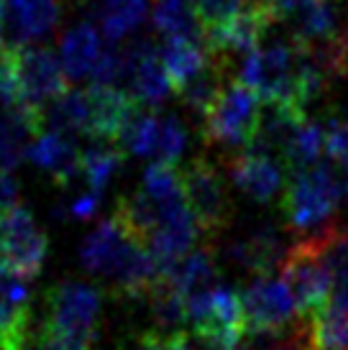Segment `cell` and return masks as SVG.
<instances>
[{
    "label": "cell",
    "mask_w": 348,
    "mask_h": 350,
    "mask_svg": "<svg viewBox=\"0 0 348 350\" xmlns=\"http://www.w3.org/2000/svg\"><path fill=\"white\" fill-rule=\"evenodd\" d=\"M277 21L292 29L297 44H325L338 41L336 36V10L330 0H284L277 10Z\"/></svg>",
    "instance_id": "cell-20"
},
{
    "label": "cell",
    "mask_w": 348,
    "mask_h": 350,
    "mask_svg": "<svg viewBox=\"0 0 348 350\" xmlns=\"http://www.w3.org/2000/svg\"><path fill=\"white\" fill-rule=\"evenodd\" d=\"M164 276L172 282L174 289L182 294L184 301L197 299V297H203L205 292H210V289H215L221 284L218 269H215V258L208 248L192 251L174 269H169Z\"/></svg>",
    "instance_id": "cell-25"
},
{
    "label": "cell",
    "mask_w": 348,
    "mask_h": 350,
    "mask_svg": "<svg viewBox=\"0 0 348 350\" xmlns=\"http://www.w3.org/2000/svg\"><path fill=\"white\" fill-rule=\"evenodd\" d=\"M29 159L57 185H72L77 176H82V151L72 138L62 133L44 131L34 141Z\"/></svg>",
    "instance_id": "cell-22"
},
{
    "label": "cell",
    "mask_w": 348,
    "mask_h": 350,
    "mask_svg": "<svg viewBox=\"0 0 348 350\" xmlns=\"http://www.w3.org/2000/svg\"><path fill=\"white\" fill-rule=\"evenodd\" d=\"M103 207V195L95 192V189H85L79 195L69 197L67 202H62L54 210L59 220H79V223H87V220H95L97 213Z\"/></svg>",
    "instance_id": "cell-33"
},
{
    "label": "cell",
    "mask_w": 348,
    "mask_h": 350,
    "mask_svg": "<svg viewBox=\"0 0 348 350\" xmlns=\"http://www.w3.org/2000/svg\"><path fill=\"white\" fill-rule=\"evenodd\" d=\"M184 195L195 213L200 230L208 238L221 235L233 217V202L223 172L208 159H195L182 174Z\"/></svg>",
    "instance_id": "cell-10"
},
{
    "label": "cell",
    "mask_w": 348,
    "mask_h": 350,
    "mask_svg": "<svg viewBox=\"0 0 348 350\" xmlns=\"http://www.w3.org/2000/svg\"><path fill=\"white\" fill-rule=\"evenodd\" d=\"M271 23H274L271 13L249 5L238 10L233 18L205 29V46L210 54L225 62L231 57H249L251 51L259 49L261 39L266 36Z\"/></svg>",
    "instance_id": "cell-18"
},
{
    "label": "cell",
    "mask_w": 348,
    "mask_h": 350,
    "mask_svg": "<svg viewBox=\"0 0 348 350\" xmlns=\"http://www.w3.org/2000/svg\"><path fill=\"white\" fill-rule=\"evenodd\" d=\"M282 3H284V0H251L253 8H259V10H266V13H271V16H274V21H277V10H279Z\"/></svg>",
    "instance_id": "cell-38"
},
{
    "label": "cell",
    "mask_w": 348,
    "mask_h": 350,
    "mask_svg": "<svg viewBox=\"0 0 348 350\" xmlns=\"http://www.w3.org/2000/svg\"><path fill=\"white\" fill-rule=\"evenodd\" d=\"M103 314V294L92 284L64 279L47 294V322L41 330L44 342L69 348H90Z\"/></svg>",
    "instance_id": "cell-4"
},
{
    "label": "cell",
    "mask_w": 348,
    "mask_h": 350,
    "mask_svg": "<svg viewBox=\"0 0 348 350\" xmlns=\"http://www.w3.org/2000/svg\"><path fill=\"white\" fill-rule=\"evenodd\" d=\"M241 82L266 105H292L305 113V51L297 41H274L243 57Z\"/></svg>",
    "instance_id": "cell-3"
},
{
    "label": "cell",
    "mask_w": 348,
    "mask_h": 350,
    "mask_svg": "<svg viewBox=\"0 0 348 350\" xmlns=\"http://www.w3.org/2000/svg\"><path fill=\"white\" fill-rule=\"evenodd\" d=\"M151 18L166 41H205V23L195 0H156Z\"/></svg>",
    "instance_id": "cell-24"
},
{
    "label": "cell",
    "mask_w": 348,
    "mask_h": 350,
    "mask_svg": "<svg viewBox=\"0 0 348 350\" xmlns=\"http://www.w3.org/2000/svg\"><path fill=\"white\" fill-rule=\"evenodd\" d=\"M284 253L287 251L282 243L279 228L271 225L269 220H256L236 230L223 245L225 261L256 276H266L277 263H282Z\"/></svg>",
    "instance_id": "cell-14"
},
{
    "label": "cell",
    "mask_w": 348,
    "mask_h": 350,
    "mask_svg": "<svg viewBox=\"0 0 348 350\" xmlns=\"http://www.w3.org/2000/svg\"><path fill=\"white\" fill-rule=\"evenodd\" d=\"M138 350H192L187 335H159V332H144Z\"/></svg>",
    "instance_id": "cell-36"
},
{
    "label": "cell",
    "mask_w": 348,
    "mask_h": 350,
    "mask_svg": "<svg viewBox=\"0 0 348 350\" xmlns=\"http://www.w3.org/2000/svg\"><path fill=\"white\" fill-rule=\"evenodd\" d=\"M18 204V187L5 172H0V220Z\"/></svg>",
    "instance_id": "cell-37"
},
{
    "label": "cell",
    "mask_w": 348,
    "mask_h": 350,
    "mask_svg": "<svg viewBox=\"0 0 348 350\" xmlns=\"http://www.w3.org/2000/svg\"><path fill=\"white\" fill-rule=\"evenodd\" d=\"M41 128L62 136H90L92 138V100L90 90H67L54 103L41 110Z\"/></svg>",
    "instance_id": "cell-23"
},
{
    "label": "cell",
    "mask_w": 348,
    "mask_h": 350,
    "mask_svg": "<svg viewBox=\"0 0 348 350\" xmlns=\"http://www.w3.org/2000/svg\"><path fill=\"white\" fill-rule=\"evenodd\" d=\"M323 154H328V128L305 118L300 126L295 128V133L290 136L279 159L292 174H297V172L323 164Z\"/></svg>",
    "instance_id": "cell-26"
},
{
    "label": "cell",
    "mask_w": 348,
    "mask_h": 350,
    "mask_svg": "<svg viewBox=\"0 0 348 350\" xmlns=\"http://www.w3.org/2000/svg\"><path fill=\"white\" fill-rule=\"evenodd\" d=\"M261 98L241 79L228 82L203 116V138L228 148H251L261 128Z\"/></svg>",
    "instance_id": "cell-6"
},
{
    "label": "cell",
    "mask_w": 348,
    "mask_h": 350,
    "mask_svg": "<svg viewBox=\"0 0 348 350\" xmlns=\"http://www.w3.org/2000/svg\"><path fill=\"white\" fill-rule=\"evenodd\" d=\"M343 197H346V204H348V176H346V182H343Z\"/></svg>",
    "instance_id": "cell-41"
},
{
    "label": "cell",
    "mask_w": 348,
    "mask_h": 350,
    "mask_svg": "<svg viewBox=\"0 0 348 350\" xmlns=\"http://www.w3.org/2000/svg\"><path fill=\"white\" fill-rule=\"evenodd\" d=\"M49 253V238L34 220L31 210L16 204L0 220V261L13 266L23 276L34 279L44 269Z\"/></svg>",
    "instance_id": "cell-12"
},
{
    "label": "cell",
    "mask_w": 348,
    "mask_h": 350,
    "mask_svg": "<svg viewBox=\"0 0 348 350\" xmlns=\"http://www.w3.org/2000/svg\"><path fill=\"white\" fill-rule=\"evenodd\" d=\"M41 133V116L31 113L29 107L0 110V172L8 174L18 169L29 159L31 146Z\"/></svg>",
    "instance_id": "cell-21"
},
{
    "label": "cell",
    "mask_w": 348,
    "mask_h": 350,
    "mask_svg": "<svg viewBox=\"0 0 348 350\" xmlns=\"http://www.w3.org/2000/svg\"><path fill=\"white\" fill-rule=\"evenodd\" d=\"M340 41H343V49L348 54V13H346V26H343V33H340Z\"/></svg>",
    "instance_id": "cell-39"
},
{
    "label": "cell",
    "mask_w": 348,
    "mask_h": 350,
    "mask_svg": "<svg viewBox=\"0 0 348 350\" xmlns=\"http://www.w3.org/2000/svg\"><path fill=\"white\" fill-rule=\"evenodd\" d=\"M187 128L177 116L136 107L121 131L118 146H123L128 154L149 159L151 164L174 166L187 151Z\"/></svg>",
    "instance_id": "cell-8"
},
{
    "label": "cell",
    "mask_w": 348,
    "mask_h": 350,
    "mask_svg": "<svg viewBox=\"0 0 348 350\" xmlns=\"http://www.w3.org/2000/svg\"><path fill=\"white\" fill-rule=\"evenodd\" d=\"M149 13V0H97L95 23L110 44L128 39Z\"/></svg>",
    "instance_id": "cell-27"
},
{
    "label": "cell",
    "mask_w": 348,
    "mask_h": 350,
    "mask_svg": "<svg viewBox=\"0 0 348 350\" xmlns=\"http://www.w3.org/2000/svg\"><path fill=\"white\" fill-rule=\"evenodd\" d=\"M116 217L151 251L162 271L187 258L197 238H203L184 195L182 174L174 166H146L138 189L118 202Z\"/></svg>",
    "instance_id": "cell-1"
},
{
    "label": "cell",
    "mask_w": 348,
    "mask_h": 350,
    "mask_svg": "<svg viewBox=\"0 0 348 350\" xmlns=\"http://www.w3.org/2000/svg\"><path fill=\"white\" fill-rule=\"evenodd\" d=\"M225 174L231 185L243 195L259 204H269L277 197H284L287 179L277 156L261 154V151H243L225 161Z\"/></svg>",
    "instance_id": "cell-17"
},
{
    "label": "cell",
    "mask_w": 348,
    "mask_h": 350,
    "mask_svg": "<svg viewBox=\"0 0 348 350\" xmlns=\"http://www.w3.org/2000/svg\"><path fill=\"white\" fill-rule=\"evenodd\" d=\"M241 294L243 320H246V332L249 335H261V332H277L300 322L305 314L300 312L297 301L292 297L290 286L274 279V276H256Z\"/></svg>",
    "instance_id": "cell-11"
},
{
    "label": "cell",
    "mask_w": 348,
    "mask_h": 350,
    "mask_svg": "<svg viewBox=\"0 0 348 350\" xmlns=\"http://www.w3.org/2000/svg\"><path fill=\"white\" fill-rule=\"evenodd\" d=\"M5 46H39L62 23V0H3Z\"/></svg>",
    "instance_id": "cell-16"
},
{
    "label": "cell",
    "mask_w": 348,
    "mask_h": 350,
    "mask_svg": "<svg viewBox=\"0 0 348 350\" xmlns=\"http://www.w3.org/2000/svg\"><path fill=\"white\" fill-rule=\"evenodd\" d=\"M23 107L18 88V64H16V49L0 46V110Z\"/></svg>",
    "instance_id": "cell-32"
},
{
    "label": "cell",
    "mask_w": 348,
    "mask_h": 350,
    "mask_svg": "<svg viewBox=\"0 0 348 350\" xmlns=\"http://www.w3.org/2000/svg\"><path fill=\"white\" fill-rule=\"evenodd\" d=\"M328 154L348 169V118L333 120L328 126Z\"/></svg>",
    "instance_id": "cell-35"
},
{
    "label": "cell",
    "mask_w": 348,
    "mask_h": 350,
    "mask_svg": "<svg viewBox=\"0 0 348 350\" xmlns=\"http://www.w3.org/2000/svg\"><path fill=\"white\" fill-rule=\"evenodd\" d=\"M3 33H5V21H3V0H0V41H3Z\"/></svg>",
    "instance_id": "cell-40"
},
{
    "label": "cell",
    "mask_w": 348,
    "mask_h": 350,
    "mask_svg": "<svg viewBox=\"0 0 348 350\" xmlns=\"http://www.w3.org/2000/svg\"><path fill=\"white\" fill-rule=\"evenodd\" d=\"M108 49L110 46H105V36L97 31L95 23L82 21L77 26H72L62 36V44H59V62L64 67L67 79H77V82L79 79H90L92 82Z\"/></svg>",
    "instance_id": "cell-19"
},
{
    "label": "cell",
    "mask_w": 348,
    "mask_h": 350,
    "mask_svg": "<svg viewBox=\"0 0 348 350\" xmlns=\"http://www.w3.org/2000/svg\"><path fill=\"white\" fill-rule=\"evenodd\" d=\"M282 282L290 286L292 297L297 301L300 312L315 314L323 310L333 297V273L325 261L323 233L302 238L287 248L279 263Z\"/></svg>",
    "instance_id": "cell-7"
},
{
    "label": "cell",
    "mask_w": 348,
    "mask_h": 350,
    "mask_svg": "<svg viewBox=\"0 0 348 350\" xmlns=\"http://www.w3.org/2000/svg\"><path fill=\"white\" fill-rule=\"evenodd\" d=\"M340 192L343 185L330 164H318L297 172L287 182L282 197L284 220L295 233H302L305 238L323 233L333 225L330 220L336 215Z\"/></svg>",
    "instance_id": "cell-5"
},
{
    "label": "cell",
    "mask_w": 348,
    "mask_h": 350,
    "mask_svg": "<svg viewBox=\"0 0 348 350\" xmlns=\"http://www.w3.org/2000/svg\"><path fill=\"white\" fill-rule=\"evenodd\" d=\"M123 166V151L110 144H100L82 151V179L87 182V189H95L105 195V189L113 185Z\"/></svg>",
    "instance_id": "cell-30"
},
{
    "label": "cell",
    "mask_w": 348,
    "mask_h": 350,
    "mask_svg": "<svg viewBox=\"0 0 348 350\" xmlns=\"http://www.w3.org/2000/svg\"><path fill=\"white\" fill-rule=\"evenodd\" d=\"M18 64L21 103L31 113L41 116V110L67 92V75L57 54L47 46H23L16 49Z\"/></svg>",
    "instance_id": "cell-13"
},
{
    "label": "cell",
    "mask_w": 348,
    "mask_h": 350,
    "mask_svg": "<svg viewBox=\"0 0 348 350\" xmlns=\"http://www.w3.org/2000/svg\"><path fill=\"white\" fill-rule=\"evenodd\" d=\"M238 350H251V348H238Z\"/></svg>",
    "instance_id": "cell-42"
},
{
    "label": "cell",
    "mask_w": 348,
    "mask_h": 350,
    "mask_svg": "<svg viewBox=\"0 0 348 350\" xmlns=\"http://www.w3.org/2000/svg\"><path fill=\"white\" fill-rule=\"evenodd\" d=\"M79 263L90 273L105 279L116 294L146 297L164 276L151 251L136 238L116 215L103 220L79 243Z\"/></svg>",
    "instance_id": "cell-2"
},
{
    "label": "cell",
    "mask_w": 348,
    "mask_h": 350,
    "mask_svg": "<svg viewBox=\"0 0 348 350\" xmlns=\"http://www.w3.org/2000/svg\"><path fill=\"white\" fill-rule=\"evenodd\" d=\"M113 90L123 92L138 107H159L172 95V79L166 75L159 46L149 39L134 41L126 49H118V72Z\"/></svg>",
    "instance_id": "cell-9"
},
{
    "label": "cell",
    "mask_w": 348,
    "mask_h": 350,
    "mask_svg": "<svg viewBox=\"0 0 348 350\" xmlns=\"http://www.w3.org/2000/svg\"><path fill=\"white\" fill-rule=\"evenodd\" d=\"M159 57L172 79L174 92L213 62V54L197 41H164V46H159Z\"/></svg>",
    "instance_id": "cell-28"
},
{
    "label": "cell",
    "mask_w": 348,
    "mask_h": 350,
    "mask_svg": "<svg viewBox=\"0 0 348 350\" xmlns=\"http://www.w3.org/2000/svg\"><path fill=\"white\" fill-rule=\"evenodd\" d=\"M31 279L0 261V345L31 348Z\"/></svg>",
    "instance_id": "cell-15"
},
{
    "label": "cell",
    "mask_w": 348,
    "mask_h": 350,
    "mask_svg": "<svg viewBox=\"0 0 348 350\" xmlns=\"http://www.w3.org/2000/svg\"><path fill=\"white\" fill-rule=\"evenodd\" d=\"M312 350H348V307L330 299L323 310L310 314Z\"/></svg>",
    "instance_id": "cell-29"
},
{
    "label": "cell",
    "mask_w": 348,
    "mask_h": 350,
    "mask_svg": "<svg viewBox=\"0 0 348 350\" xmlns=\"http://www.w3.org/2000/svg\"><path fill=\"white\" fill-rule=\"evenodd\" d=\"M195 5L203 16L205 29H210V26H218L223 21L233 18L241 10L243 0H195Z\"/></svg>",
    "instance_id": "cell-34"
},
{
    "label": "cell",
    "mask_w": 348,
    "mask_h": 350,
    "mask_svg": "<svg viewBox=\"0 0 348 350\" xmlns=\"http://www.w3.org/2000/svg\"><path fill=\"white\" fill-rule=\"evenodd\" d=\"M323 248L333 273V294H348V228L330 225L323 230Z\"/></svg>",
    "instance_id": "cell-31"
}]
</instances>
